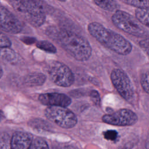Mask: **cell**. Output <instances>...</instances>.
Returning <instances> with one entry per match:
<instances>
[{
	"mask_svg": "<svg viewBox=\"0 0 149 149\" xmlns=\"http://www.w3.org/2000/svg\"><path fill=\"white\" fill-rule=\"evenodd\" d=\"M2 75H3V70H2V67L0 65V79L2 77Z\"/></svg>",
	"mask_w": 149,
	"mask_h": 149,
	"instance_id": "cell-29",
	"label": "cell"
},
{
	"mask_svg": "<svg viewBox=\"0 0 149 149\" xmlns=\"http://www.w3.org/2000/svg\"><path fill=\"white\" fill-rule=\"evenodd\" d=\"M145 147L147 149H149V132L147 135L146 140V144H145Z\"/></svg>",
	"mask_w": 149,
	"mask_h": 149,
	"instance_id": "cell-27",
	"label": "cell"
},
{
	"mask_svg": "<svg viewBox=\"0 0 149 149\" xmlns=\"http://www.w3.org/2000/svg\"><path fill=\"white\" fill-rule=\"evenodd\" d=\"M37 48L49 53H56V48L50 42L47 40H41L36 43Z\"/></svg>",
	"mask_w": 149,
	"mask_h": 149,
	"instance_id": "cell-16",
	"label": "cell"
},
{
	"mask_svg": "<svg viewBox=\"0 0 149 149\" xmlns=\"http://www.w3.org/2000/svg\"><path fill=\"white\" fill-rule=\"evenodd\" d=\"M0 149H11V137L5 132H0Z\"/></svg>",
	"mask_w": 149,
	"mask_h": 149,
	"instance_id": "cell-18",
	"label": "cell"
},
{
	"mask_svg": "<svg viewBox=\"0 0 149 149\" xmlns=\"http://www.w3.org/2000/svg\"><path fill=\"white\" fill-rule=\"evenodd\" d=\"M4 118H5V115H4V113H3V111L0 110V122L2 121L3 119Z\"/></svg>",
	"mask_w": 149,
	"mask_h": 149,
	"instance_id": "cell-28",
	"label": "cell"
},
{
	"mask_svg": "<svg viewBox=\"0 0 149 149\" xmlns=\"http://www.w3.org/2000/svg\"><path fill=\"white\" fill-rule=\"evenodd\" d=\"M33 140L32 134L27 132H16L11 137V149H29Z\"/></svg>",
	"mask_w": 149,
	"mask_h": 149,
	"instance_id": "cell-11",
	"label": "cell"
},
{
	"mask_svg": "<svg viewBox=\"0 0 149 149\" xmlns=\"http://www.w3.org/2000/svg\"><path fill=\"white\" fill-rule=\"evenodd\" d=\"M88 31L101 44L114 52L126 55L132 50V45L123 36L98 22H91L88 25Z\"/></svg>",
	"mask_w": 149,
	"mask_h": 149,
	"instance_id": "cell-2",
	"label": "cell"
},
{
	"mask_svg": "<svg viewBox=\"0 0 149 149\" xmlns=\"http://www.w3.org/2000/svg\"><path fill=\"white\" fill-rule=\"evenodd\" d=\"M91 101L96 105H99L100 103V96L98 92L96 90H91L90 93Z\"/></svg>",
	"mask_w": 149,
	"mask_h": 149,
	"instance_id": "cell-24",
	"label": "cell"
},
{
	"mask_svg": "<svg viewBox=\"0 0 149 149\" xmlns=\"http://www.w3.org/2000/svg\"><path fill=\"white\" fill-rule=\"evenodd\" d=\"M12 43L10 39L1 31H0V48L10 47Z\"/></svg>",
	"mask_w": 149,
	"mask_h": 149,
	"instance_id": "cell-22",
	"label": "cell"
},
{
	"mask_svg": "<svg viewBox=\"0 0 149 149\" xmlns=\"http://www.w3.org/2000/svg\"><path fill=\"white\" fill-rule=\"evenodd\" d=\"M111 19L117 28L127 34L138 37L146 36L147 31L138 20L127 12L118 10L113 14Z\"/></svg>",
	"mask_w": 149,
	"mask_h": 149,
	"instance_id": "cell-4",
	"label": "cell"
},
{
	"mask_svg": "<svg viewBox=\"0 0 149 149\" xmlns=\"http://www.w3.org/2000/svg\"><path fill=\"white\" fill-rule=\"evenodd\" d=\"M112 83L119 95L129 103L135 101V91L133 86L125 72L119 69H114L111 73Z\"/></svg>",
	"mask_w": 149,
	"mask_h": 149,
	"instance_id": "cell-6",
	"label": "cell"
},
{
	"mask_svg": "<svg viewBox=\"0 0 149 149\" xmlns=\"http://www.w3.org/2000/svg\"><path fill=\"white\" fill-rule=\"evenodd\" d=\"M122 2L127 5L136 7L137 8V9H149V1L125 0V1H122Z\"/></svg>",
	"mask_w": 149,
	"mask_h": 149,
	"instance_id": "cell-19",
	"label": "cell"
},
{
	"mask_svg": "<svg viewBox=\"0 0 149 149\" xmlns=\"http://www.w3.org/2000/svg\"><path fill=\"white\" fill-rule=\"evenodd\" d=\"M46 79V76L42 73L33 72L24 77V83L29 87L40 86L45 83Z\"/></svg>",
	"mask_w": 149,
	"mask_h": 149,
	"instance_id": "cell-12",
	"label": "cell"
},
{
	"mask_svg": "<svg viewBox=\"0 0 149 149\" xmlns=\"http://www.w3.org/2000/svg\"><path fill=\"white\" fill-rule=\"evenodd\" d=\"M137 120V115L133 111L126 108L120 109L102 117V120L104 123L118 126H132L134 125Z\"/></svg>",
	"mask_w": 149,
	"mask_h": 149,
	"instance_id": "cell-8",
	"label": "cell"
},
{
	"mask_svg": "<svg viewBox=\"0 0 149 149\" xmlns=\"http://www.w3.org/2000/svg\"><path fill=\"white\" fill-rule=\"evenodd\" d=\"M105 139L111 141H116L118 138V132L114 130H108L104 132Z\"/></svg>",
	"mask_w": 149,
	"mask_h": 149,
	"instance_id": "cell-23",
	"label": "cell"
},
{
	"mask_svg": "<svg viewBox=\"0 0 149 149\" xmlns=\"http://www.w3.org/2000/svg\"><path fill=\"white\" fill-rule=\"evenodd\" d=\"M22 29L23 25L16 16L0 5V29L10 34H17Z\"/></svg>",
	"mask_w": 149,
	"mask_h": 149,
	"instance_id": "cell-9",
	"label": "cell"
},
{
	"mask_svg": "<svg viewBox=\"0 0 149 149\" xmlns=\"http://www.w3.org/2000/svg\"><path fill=\"white\" fill-rule=\"evenodd\" d=\"M140 83L144 91L149 94V72H146L141 75Z\"/></svg>",
	"mask_w": 149,
	"mask_h": 149,
	"instance_id": "cell-21",
	"label": "cell"
},
{
	"mask_svg": "<svg viewBox=\"0 0 149 149\" xmlns=\"http://www.w3.org/2000/svg\"><path fill=\"white\" fill-rule=\"evenodd\" d=\"M44 113L49 120L62 128L70 129L77 123L76 115L67 107L49 106Z\"/></svg>",
	"mask_w": 149,
	"mask_h": 149,
	"instance_id": "cell-5",
	"label": "cell"
},
{
	"mask_svg": "<svg viewBox=\"0 0 149 149\" xmlns=\"http://www.w3.org/2000/svg\"><path fill=\"white\" fill-rule=\"evenodd\" d=\"M141 48L149 56V38L142 40L139 42Z\"/></svg>",
	"mask_w": 149,
	"mask_h": 149,
	"instance_id": "cell-25",
	"label": "cell"
},
{
	"mask_svg": "<svg viewBox=\"0 0 149 149\" xmlns=\"http://www.w3.org/2000/svg\"><path fill=\"white\" fill-rule=\"evenodd\" d=\"M48 33L52 35L60 45L77 61H86L90 58L91 47L82 36L66 29L58 31L52 29Z\"/></svg>",
	"mask_w": 149,
	"mask_h": 149,
	"instance_id": "cell-1",
	"label": "cell"
},
{
	"mask_svg": "<svg viewBox=\"0 0 149 149\" xmlns=\"http://www.w3.org/2000/svg\"><path fill=\"white\" fill-rule=\"evenodd\" d=\"M48 73L51 81L58 86L67 87L74 83V76L73 72L68 66L62 62H51L48 66Z\"/></svg>",
	"mask_w": 149,
	"mask_h": 149,
	"instance_id": "cell-7",
	"label": "cell"
},
{
	"mask_svg": "<svg viewBox=\"0 0 149 149\" xmlns=\"http://www.w3.org/2000/svg\"><path fill=\"white\" fill-rule=\"evenodd\" d=\"M39 101L47 106L68 107L72 102L69 97L63 93H48L41 94L38 97Z\"/></svg>",
	"mask_w": 149,
	"mask_h": 149,
	"instance_id": "cell-10",
	"label": "cell"
},
{
	"mask_svg": "<svg viewBox=\"0 0 149 149\" xmlns=\"http://www.w3.org/2000/svg\"><path fill=\"white\" fill-rule=\"evenodd\" d=\"M18 60L17 54L9 47L0 48V61L10 63H16Z\"/></svg>",
	"mask_w": 149,
	"mask_h": 149,
	"instance_id": "cell-13",
	"label": "cell"
},
{
	"mask_svg": "<svg viewBox=\"0 0 149 149\" xmlns=\"http://www.w3.org/2000/svg\"><path fill=\"white\" fill-rule=\"evenodd\" d=\"M135 15L140 23L146 27H149V9H137L135 11Z\"/></svg>",
	"mask_w": 149,
	"mask_h": 149,
	"instance_id": "cell-15",
	"label": "cell"
},
{
	"mask_svg": "<svg viewBox=\"0 0 149 149\" xmlns=\"http://www.w3.org/2000/svg\"><path fill=\"white\" fill-rule=\"evenodd\" d=\"M94 2L101 8L109 12L116 11L119 7L115 1H94Z\"/></svg>",
	"mask_w": 149,
	"mask_h": 149,
	"instance_id": "cell-14",
	"label": "cell"
},
{
	"mask_svg": "<svg viewBox=\"0 0 149 149\" xmlns=\"http://www.w3.org/2000/svg\"><path fill=\"white\" fill-rule=\"evenodd\" d=\"M29 125L30 126L33 127L34 129L48 130L49 128V125L47 122L39 118H34L30 120L29 122Z\"/></svg>",
	"mask_w": 149,
	"mask_h": 149,
	"instance_id": "cell-17",
	"label": "cell"
},
{
	"mask_svg": "<svg viewBox=\"0 0 149 149\" xmlns=\"http://www.w3.org/2000/svg\"><path fill=\"white\" fill-rule=\"evenodd\" d=\"M11 6L15 11L34 27L42 25L45 19V13L41 1H11Z\"/></svg>",
	"mask_w": 149,
	"mask_h": 149,
	"instance_id": "cell-3",
	"label": "cell"
},
{
	"mask_svg": "<svg viewBox=\"0 0 149 149\" xmlns=\"http://www.w3.org/2000/svg\"><path fill=\"white\" fill-rule=\"evenodd\" d=\"M29 149H49V147L44 140L37 137L33 139Z\"/></svg>",
	"mask_w": 149,
	"mask_h": 149,
	"instance_id": "cell-20",
	"label": "cell"
},
{
	"mask_svg": "<svg viewBox=\"0 0 149 149\" xmlns=\"http://www.w3.org/2000/svg\"><path fill=\"white\" fill-rule=\"evenodd\" d=\"M61 149H77V148L72 145H67L62 147Z\"/></svg>",
	"mask_w": 149,
	"mask_h": 149,
	"instance_id": "cell-26",
	"label": "cell"
}]
</instances>
